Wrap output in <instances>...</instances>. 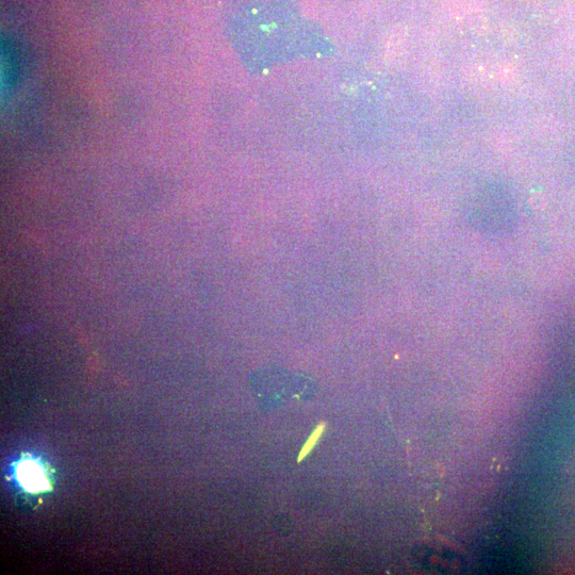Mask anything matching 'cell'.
Wrapping results in <instances>:
<instances>
[{
  "mask_svg": "<svg viewBox=\"0 0 575 575\" xmlns=\"http://www.w3.org/2000/svg\"><path fill=\"white\" fill-rule=\"evenodd\" d=\"M18 476L25 488L40 491L47 487L46 475L42 468L34 462H24L18 470Z\"/></svg>",
  "mask_w": 575,
  "mask_h": 575,
  "instance_id": "obj_1",
  "label": "cell"
}]
</instances>
